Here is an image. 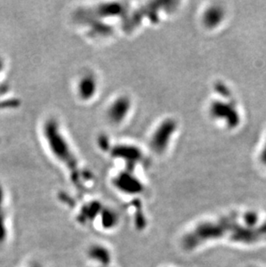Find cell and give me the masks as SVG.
<instances>
[{
    "label": "cell",
    "mask_w": 266,
    "mask_h": 267,
    "mask_svg": "<svg viewBox=\"0 0 266 267\" xmlns=\"http://www.w3.org/2000/svg\"><path fill=\"white\" fill-rule=\"evenodd\" d=\"M6 192L4 187L0 183V244L5 242L7 237V229L6 223Z\"/></svg>",
    "instance_id": "1"
},
{
    "label": "cell",
    "mask_w": 266,
    "mask_h": 267,
    "mask_svg": "<svg viewBox=\"0 0 266 267\" xmlns=\"http://www.w3.org/2000/svg\"><path fill=\"white\" fill-rule=\"evenodd\" d=\"M31 267H41L40 265H38V264H35V265H32Z\"/></svg>",
    "instance_id": "3"
},
{
    "label": "cell",
    "mask_w": 266,
    "mask_h": 267,
    "mask_svg": "<svg viewBox=\"0 0 266 267\" xmlns=\"http://www.w3.org/2000/svg\"><path fill=\"white\" fill-rule=\"evenodd\" d=\"M5 67H6V64H5V61L4 59L0 56V77L3 75L4 70H5Z\"/></svg>",
    "instance_id": "2"
}]
</instances>
